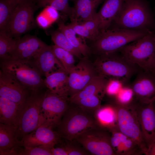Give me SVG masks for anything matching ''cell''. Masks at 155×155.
<instances>
[{
  "label": "cell",
  "mask_w": 155,
  "mask_h": 155,
  "mask_svg": "<svg viewBox=\"0 0 155 155\" xmlns=\"http://www.w3.org/2000/svg\"><path fill=\"white\" fill-rule=\"evenodd\" d=\"M154 22L145 0H124L113 22L116 28L148 32Z\"/></svg>",
  "instance_id": "6da1fadb"
},
{
  "label": "cell",
  "mask_w": 155,
  "mask_h": 155,
  "mask_svg": "<svg viewBox=\"0 0 155 155\" xmlns=\"http://www.w3.org/2000/svg\"><path fill=\"white\" fill-rule=\"evenodd\" d=\"M100 127L94 114L70 102L57 132L61 137L73 142L83 133Z\"/></svg>",
  "instance_id": "7a4b0ae2"
},
{
  "label": "cell",
  "mask_w": 155,
  "mask_h": 155,
  "mask_svg": "<svg viewBox=\"0 0 155 155\" xmlns=\"http://www.w3.org/2000/svg\"><path fill=\"white\" fill-rule=\"evenodd\" d=\"M150 32L116 28L108 29L100 32L90 48L92 53L96 55L116 52Z\"/></svg>",
  "instance_id": "3957f363"
},
{
  "label": "cell",
  "mask_w": 155,
  "mask_h": 155,
  "mask_svg": "<svg viewBox=\"0 0 155 155\" xmlns=\"http://www.w3.org/2000/svg\"><path fill=\"white\" fill-rule=\"evenodd\" d=\"M118 52L97 55L94 63L98 73L108 79H117L128 85L131 78L141 69Z\"/></svg>",
  "instance_id": "277c9868"
},
{
  "label": "cell",
  "mask_w": 155,
  "mask_h": 155,
  "mask_svg": "<svg viewBox=\"0 0 155 155\" xmlns=\"http://www.w3.org/2000/svg\"><path fill=\"white\" fill-rule=\"evenodd\" d=\"M43 89L32 91L20 108L15 126L20 140L38 127L45 93Z\"/></svg>",
  "instance_id": "5b68a950"
},
{
  "label": "cell",
  "mask_w": 155,
  "mask_h": 155,
  "mask_svg": "<svg viewBox=\"0 0 155 155\" xmlns=\"http://www.w3.org/2000/svg\"><path fill=\"white\" fill-rule=\"evenodd\" d=\"M0 67L31 91L46 88L42 75L31 59L1 61Z\"/></svg>",
  "instance_id": "8992f818"
},
{
  "label": "cell",
  "mask_w": 155,
  "mask_h": 155,
  "mask_svg": "<svg viewBox=\"0 0 155 155\" xmlns=\"http://www.w3.org/2000/svg\"><path fill=\"white\" fill-rule=\"evenodd\" d=\"M118 52L141 70L150 72L155 53V34L150 32L126 45Z\"/></svg>",
  "instance_id": "52a82bcc"
},
{
  "label": "cell",
  "mask_w": 155,
  "mask_h": 155,
  "mask_svg": "<svg viewBox=\"0 0 155 155\" xmlns=\"http://www.w3.org/2000/svg\"><path fill=\"white\" fill-rule=\"evenodd\" d=\"M17 4L7 33L13 38L20 36L35 26V11L40 8L36 0H16Z\"/></svg>",
  "instance_id": "ba28073f"
},
{
  "label": "cell",
  "mask_w": 155,
  "mask_h": 155,
  "mask_svg": "<svg viewBox=\"0 0 155 155\" xmlns=\"http://www.w3.org/2000/svg\"><path fill=\"white\" fill-rule=\"evenodd\" d=\"M112 105L117 113L118 130L137 143L144 150L145 155H148V150L143 139L133 102L123 105L115 101Z\"/></svg>",
  "instance_id": "9c48e42d"
},
{
  "label": "cell",
  "mask_w": 155,
  "mask_h": 155,
  "mask_svg": "<svg viewBox=\"0 0 155 155\" xmlns=\"http://www.w3.org/2000/svg\"><path fill=\"white\" fill-rule=\"evenodd\" d=\"M70 104L68 97L46 89L41 104L38 127L45 125L53 128L57 127Z\"/></svg>",
  "instance_id": "30bf717a"
},
{
  "label": "cell",
  "mask_w": 155,
  "mask_h": 155,
  "mask_svg": "<svg viewBox=\"0 0 155 155\" xmlns=\"http://www.w3.org/2000/svg\"><path fill=\"white\" fill-rule=\"evenodd\" d=\"M99 127L83 133L75 140L88 152L94 155H115L112 147L111 134Z\"/></svg>",
  "instance_id": "8fae6325"
},
{
  "label": "cell",
  "mask_w": 155,
  "mask_h": 155,
  "mask_svg": "<svg viewBox=\"0 0 155 155\" xmlns=\"http://www.w3.org/2000/svg\"><path fill=\"white\" fill-rule=\"evenodd\" d=\"M88 57H83L69 73L67 95L69 98L82 90L99 74Z\"/></svg>",
  "instance_id": "7c38bea8"
},
{
  "label": "cell",
  "mask_w": 155,
  "mask_h": 155,
  "mask_svg": "<svg viewBox=\"0 0 155 155\" xmlns=\"http://www.w3.org/2000/svg\"><path fill=\"white\" fill-rule=\"evenodd\" d=\"M133 103L143 139L148 150L155 140V107L154 102L142 103L134 100Z\"/></svg>",
  "instance_id": "4fadbf2b"
},
{
  "label": "cell",
  "mask_w": 155,
  "mask_h": 155,
  "mask_svg": "<svg viewBox=\"0 0 155 155\" xmlns=\"http://www.w3.org/2000/svg\"><path fill=\"white\" fill-rule=\"evenodd\" d=\"M31 91L11 75L1 69L0 96L15 102L20 108Z\"/></svg>",
  "instance_id": "5bb4252c"
},
{
  "label": "cell",
  "mask_w": 155,
  "mask_h": 155,
  "mask_svg": "<svg viewBox=\"0 0 155 155\" xmlns=\"http://www.w3.org/2000/svg\"><path fill=\"white\" fill-rule=\"evenodd\" d=\"M131 86L134 99L142 103H150L155 100V76L151 72L140 70Z\"/></svg>",
  "instance_id": "9a60e30c"
},
{
  "label": "cell",
  "mask_w": 155,
  "mask_h": 155,
  "mask_svg": "<svg viewBox=\"0 0 155 155\" xmlns=\"http://www.w3.org/2000/svg\"><path fill=\"white\" fill-rule=\"evenodd\" d=\"M51 126L42 125L24 136L20 140L23 147L47 146L53 148L60 141V135Z\"/></svg>",
  "instance_id": "2e32d148"
},
{
  "label": "cell",
  "mask_w": 155,
  "mask_h": 155,
  "mask_svg": "<svg viewBox=\"0 0 155 155\" xmlns=\"http://www.w3.org/2000/svg\"><path fill=\"white\" fill-rule=\"evenodd\" d=\"M47 45L35 36L25 35L18 39L10 59H30Z\"/></svg>",
  "instance_id": "e0dca14e"
},
{
  "label": "cell",
  "mask_w": 155,
  "mask_h": 155,
  "mask_svg": "<svg viewBox=\"0 0 155 155\" xmlns=\"http://www.w3.org/2000/svg\"><path fill=\"white\" fill-rule=\"evenodd\" d=\"M109 131L111 134V144L115 155L145 154L144 150L137 143L118 129H114Z\"/></svg>",
  "instance_id": "ac0fdd59"
},
{
  "label": "cell",
  "mask_w": 155,
  "mask_h": 155,
  "mask_svg": "<svg viewBox=\"0 0 155 155\" xmlns=\"http://www.w3.org/2000/svg\"><path fill=\"white\" fill-rule=\"evenodd\" d=\"M30 59L42 76L45 77L57 70L61 69L65 70L55 56L51 46L47 45Z\"/></svg>",
  "instance_id": "d6986e66"
},
{
  "label": "cell",
  "mask_w": 155,
  "mask_h": 155,
  "mask_svg": "<svg viewBox=\"0 0 155 155\" xmlns=\"http://www.w3.org/2000/svg\"><path fill=\"white\" fill-rule=\"evenodd\" d=\"M22 147L14 125L0 123V155H18Z\"/></svg>",
  "instance_id": "ffe728a7"
},
{
  "label": "cell",
  "mask_w": 155,
  "mask_h": 155,
  "mask_svg": "<svg viewBox=\"0 0 155 155\" xmlns=\"http://www.w3.org/2000/svg\"><path fill=\"white\" fill-rule=\"evenodd\" d=\"M104 0H72L70 18L71 22L81 23L92 18L97 13L96 9Z\"/></svg>",
  "instance_id": "44dd1931"
},
{
  "label": "cell",
  "mask_w": 155,
  "mask_h": 155,
  "mask_svg": "<svg viewBox=\"0 0 155 155\" xmlns=\"http://www.w3.org/2000/svg\"><path fill=\"white\" fill-rule=\"evenodd\" d=\"M102 6L97 13L100 32L109 29L118 13L124 0H104Z\"/></svg>",
  "instance_id": "7402d4cb"
},
{
  "label": "cell",
  "mask_w": 155,
  "mask_h": 155,
  "mask_svg": "<svg viewBox=\"0 0 155 155\" xmlns=\"http://www.w3.org/2000/svg\"><path fill=\"white\" fill-rule=\"evenodd\" d=\"M68 77L69 74L64 70H57L45 77L43 80L44 86L51 92L68 98L67 95Z\"/></svg>",
  "instance_id": "603a6c76"
},
{
  "label": "cell",
  "mask_w": 155,
  "mask_h": 155,
  "mask_svg": "<svg viewBox=\"0 0 155 155\" xmlns=\"http://www.w3.org/2000/svg\"><path fill=\"white\" fill-rule=\"evenodd\" d=\"M108 79L98 74L95 76L81 90L69 98L70 103L87 96L100 94L104 96L106 94L105 89Z\"/></svg>",
  "instance_id": "cb8c5ba5"
},
{
  "label": "cell",
  "mask_w": 155,
  "mask_h": 155,
  "mask_svg": "<svg viewBox=\"0 0 155 155\" xmlns=\"http://www.w3.org/2000/svg\"><path fill=\"white\" fill-rule=\"evenodd\" d=\"M59 30L65 35L70 43L78 50L83 57H88L92 53L90 47L87 45L84 38L77 37L73 30L69 25H65L62 21L58 22Z\"/></svg>",
  "instance_id": "d4e9b609"
},
{
  "label": "cell",
  "mask_w": 155,
  "mask_h": 155,
  "mask_svg": "<svg viewBox=\"0 0 155 155\" xmlns=\"http://www.w3.org/2000/svg\"><path fill=\"white\" fill-rule=\"evenodd\" d=\"M94 116L100 127L108 129L109 131L118 129L117 113L112 105L100 107L96 112Z\"/></svg>",
  "instance_id": "484cf974"
},
{
  "label": "cell",
  "mask_w": 155,
  "mask_h": 155,
  "mask_svg": "<svg viewBox=\"0 0 155 155\" xmlns=\"http://www.w3.org/2000/svg\"><path fill=\"white\" fill-rule=\"evenodd\" d=\"M19 108L15 102L0 96V123L15 125Z\"/></svg>",
  "instance_id": "4316f807"
},
{
  "label": "cell",
  "mask_w": 155,
  "mask_h": 155,
  "mask_svg": "<svg viewBox=\"0 0 155 155\" xmlns=\"http://www.w3.org/2000/svg\"><path fill=\"white\" fill-rule=\"evenodd\" d=\"M16 4V0H0V31L7 33Z\"/></svg>",
  "instance_id": "83f0119b"
},
{
  "label": "cell",
  "mask_w": 155,
  "mask_h": 155,
  "mask_svg": "<svg viewBox=\"0 0 155 155\" xmlns=\"http://www.w3.org/2000/svg\"><path fill=\"white\" fill-rule=\"evenodd\" d=\"M18 38L0 31V58L1 61L10 59Z\"/></svg>",
  "instance_id": "f1b7e54d"
},
{
  "label": "cell",
  "mask_w": 155,
  "mask_h": 155,
  "mask_svg": "<svg viewBox=\"0 0 155 155\" xmlns=\"http://www.w3.org/2000/svg\"><path fill=\"white\" fill-rule=\"evenodd\" d=\"M51 35L55 45L69 52L80 59L83 57L81 52L70 43L64 34L59 30L52 32Z\"/></svg>",
  "instance_id": "f546056e"
},
{
  "label": "cell",
  "mask_w": 155,
  "mask_h": 155,
  "mask_svg": "<svg viewBox=\"0 0 155 155\" xmlns=\"http://www.w3.org/2000/svg\"><path fill=\"white\" fill-rule=\"evenodd\" d=\"M104 96L100 94L91 95L80 99L71 103L94 114L101 107V100Z\"/></svg>",
  "instance_id": "4dcf8cb0"
},
{
  "label": "cell",
  "mask_w": 155,
  "mask_h": 155,
  "mask_svg": "<svg viewBox=\"0 0 155 155\" xmlns=\"http://www.w3.org/2000/svg\"><path fill=\"white\" fill-rule=\"evenodd\" d=\"M51 46L56 57L69 74L75 65L74 56L69 52L55 45Z\"/></svg>",
  "instance_id": "1f68e13d"
},
{
  "label": "cell",
  "mask_w": 155,
  "mask_h": 155,
  "mask_svg": "<svg viewBox=\"0 0 155 155\" xmlns=\"http://www.w3.org/2000/svg\"><path fill=\"white\" fill-rule=\"evenodd\" d=\"M59 17L58 11L48 6L44 7L37 16L36 22L40 27L46 28L56 21Z\"/></svg>",
  "instance_id": "d6a6232c"
},
{
  "label": "cell",
  "mask_w": 155,
  "mask_h": 155,
  "mask_svg": "<svg viewBox=\"0 0 155 155\" xmlns=\"http://www.w3.org/2000/svg\"><path fill=\"white\" fill-rule=\"evenodd\" d=\"M39 8L50 6L70 18L72 7L69 5V0H36Z\"/></svg>",
  "instance_id": "836d02e7"
},
{
  "label": "cell",
  "mask_w": 155,
  "mask_h": 155,
  "mask_svg": "<svg viewBox=\"0 0 155 155\" xmlns=\"http://www.w3.org/2000/svg\"><path fill=\"white\" fill-rule=\"evenodd\" d=\"M124 85L118 93L114 97L115 101L123 105L128 104L134 100V94L131 86Z\"/></svg>",
  "instance_id": "e575fe53"
},
{
  "label": "cell",
  "mask_w": 155,
  "mask_h": 155,
  "mask_svg": "<svg viewBox=\"0 0 155 155\" xmlns=\"http://www.w3.org/2000/svg\"><path fill=\"white\" fill-rule=\"evenodd\" d=\"M52 148L47 146L22 147L18 155H52Z\"/></svg>",
  "instance_id": "d590c367"
},
{
  "label": "cell",
  "mask_w": 155,
  "mask_h": 155,
  "mask_svg": "<svg viewBox=\"0 0 155 155\" xmlns=\"http://www.w3.org/2000/svg\"><path fill=\"white\" fill-rule=\"evenodd\" d=\"M68 25L77 34L84 38L93 41L97 37L96 35L86 29L82 24L71 22Z\"/></svg>",
  "instance_id": "8d00e7d4"
},
{
  "label": "cell",
  "mask_w": 155,
  "mask_h": 155,
  "mask_svg": "<svg viewBox=\"0 0 155 155\" xmlns=\"http://www.w3.org/2000/svg\"><path fill=\"white\" fill-rule=\"evenodd\" d=\"M124 85L123 83L119 80L113 78L108 79L106 87V94L115 97Z\"/></svg>",
  "instance_id": "74e56055"
},
{
  "label": "cell",
  "mask_w": 155,
  "mask_h": 155,
  "mask_svg": "<svg viewBox=\"0 0 155 155\" xmlns=\"http://www.w3.org/2000/svg\"><path fill=\"white\" fill-rule=\"evenodd\" d=\"M80 24H82L88 30L98 36L100 33V21L97 13L91 19Z\"/></svg>",
  "instance_id": "f35d334b"
},
{
  "label": "cell",
  "mask_w": 155,
  "mask_h": 155,
  "mask_svg": "<svg viewBox=\"0 0 155 155\" xmlns=\"http://www.w3.org/2000/svg\"><path fill=\"white\" fill-rule=\"evenodd\" d=\"M69 143H67L63 146L65 148L67 155H83L88 154V153L84 150Z\"/></svg>",
  "instance_id": "ab89813d"
},
{
  "label": "cell",
  "mask_w": 155,
  "mask_h": 155,
  "mask_svg": "<svg viewBox=\"0 0 155 155\" xmlns=\"http://www.w3.org/2000/svg\"><path fill=\"white\" fill-rule=\"evenodd\" d=\"M52 155H67L66 151L63 146L55 148L52 149Z\"/></svg>",
  "instance_id": "60d3db41"
},
{
  "label": "cell",
  "mask_w": 155,
  "mask_h": 155,
  "mask_svg": "<svg viewBox=\"0 0 155 155\" xmlns=\"http://www.w3.org/2000/svg\"><path fill=\"white\" fill-rule=\"evenodd\" d=\"M148 155H155V140L148 150Z\"/></svg>",
  "instance_id": "b9f144b4"
},
{
  "label": "cell",
  "mask_w": 155,
  "mask_h": 155,
  "mask_svg": "<svg viewBox=\"0 0 155 155\" xmlns=\"http://www.w3.org/2000/svg\"><path fill=\"white\" fill-rule=\"evenodd\" d=\"M150 72L155 74V53L152 61Z\"/></svg>",
  "instance_id": "7bdbcfd3"
},
{
  "label": "cell",
  "mask_w": 155,
  "mask_h": 155,
  "mask_svg": "<svg viewBox=\"0 0 155 155\" xmlns=\"http://www.w3.org/2000/svg\"><path fill=\"white\" fill-rule=\"evenodd\" d=\"M153 102H154V106H155V100Z\"/></svg>",
  "instance_id": "ee69618b"
},
{
  "label": "cell",
  "mask_w": 155,
  "mask_h": 155,
  "mask_svg": "<svg viewBox=\"0 0 155 155\" xmlns=\"http://www.w3.org/2000/svg\"><path fill=\"white\" fill-rule=\"evenodd\" d=\"M154 74V75H155V74Z\"/></svg>",
  "instance_id": "f6af8a7d"
}]
</instances>
